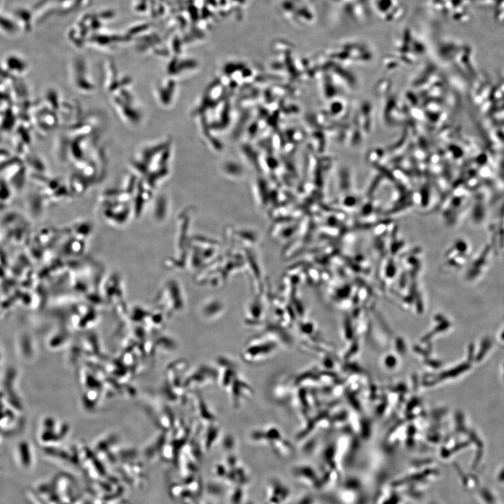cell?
Here are the masks:
<instances>
[{
  "label": "cell",
  "instance_id": "cell-2",
  "mask_svg": "<svg viewBox=\"0 0 504 504\" xmlns=\"http://www.w3.org/2000/svg\"><path fill=\"white\" fill-rule=\"evenodd\" d=\"M279 345L280 343L278 342L263 340L262 339L251 340L244 346L242 352V359L249 363L264 361L277 352Z\"/></svg>",
  "mask_w": 504,
  "mask_h": 504
},
{
  "label": "cell",
  "instance_id": "cell-1",
  "mask_svg": "<svg viewBox=\"0 0 504 504\" xmlns=\"http://www.w3.org/2000/svg\"><path fill=\"white\" fill-rule=\"evenodd\" d=\"M217 382L228 394L230 402L238 408L255 395L251 385L239 371L235 363L226 358L218 359Z\"/></svg>",
  "mask_w": 504,
  "mask_h": 504
}]
</instances>
